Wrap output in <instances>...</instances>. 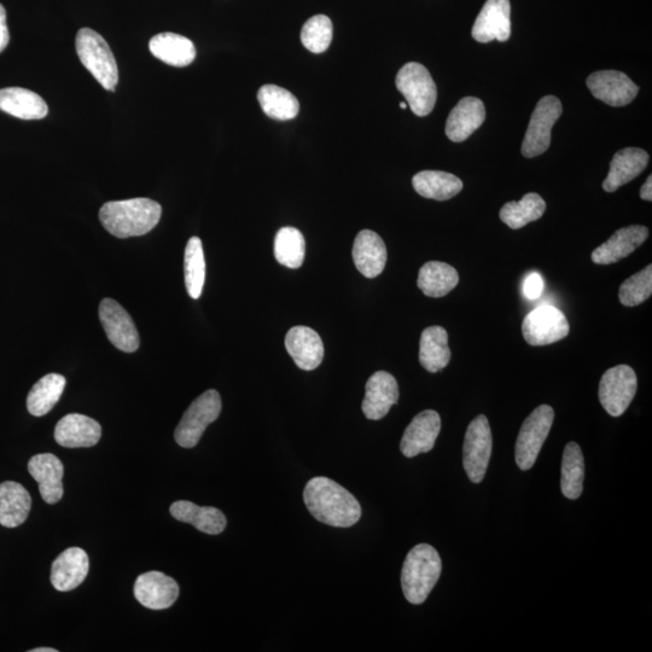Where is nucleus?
Segmentation results:
<instances>
[{"label":"nucleus","mask_w":652,"mask_h":652,"mask_svg":"<svg viewBox=\"0 0 652 652\" xmlns=\"http://www.w3.org/2000/svg\"><path fill=\"white\" fill-rule=\"evenodd\" d=\"M304 500L311 515L324 525L349 528L362 517V506L353 494L328 477L318 476L308 481Z\"/></svg>","instance_id":"f257e3e1"},{"label":"nucleus","mask_w":652,"mask_h":652,"mask_svg":"<svg viewBox=\"0 0 652 652\" xmlns=\"http://www.w3.org/2000/svg\"><path fill=\"white\" fill-rule=\"evenodd\" d=\"M162 207L150 199L112 201L102 206L100 220L109 234L118 238L149 234L159 224Z\"/></svg>","instance_id":"f03ea898"},{"label":"nucleus","mask_w":652,"mask_h":652,"mask_svg":"<svg viewBox=\"0 0 652 652\" xmlns=\"http://www.w3.org/2000/svg\"><path fill=\"white\" fill-rule=\"evenodd\" d=\"M442 562L439 552L429 544H419L409 552L401 572V587L411 604L427 601L440 579Z\"/></svg>","instance_id":"7ed1b4c3"},{"label":"nucleus","mask_w":652,"mask_h":652,"mask_svg":"<svg viewBox=\"0 0 652 652\" xmlns=\"http://www.w3.org/2000/svg\"><path fill=\"white\" fill-rule=\"evenodd\" d=\"M75 48L87 71L104 89L114 91L119 81V69L106 39L93 29L83 28L77 34Z\"/></svg>","instance_id":"20e7f679"},{"label":"nucleus","mask_w":652,"mask_h":652,"mask_svg":"<svg viewBox=\"0 0 652 652\" xmlns=\"http://www.w3.org/2000/svg\"><path fill=\"white\" fill-rule=\"evenodd\" d=\"M397 89L403 93L413 114L427 116L433 112L438 100V89L428 69L421 63H406L395 79Z\"/></svg>","instance_id":"39448f33"},{"label":"nucleus","mask_w":652,"mask_h":652,"mask_svg":"<svg viewBox=\"0 0 652 652\" xmlns=\"http://www.w3.org/2000/svg\"><path fill=\"white\" fill-rule=\"evenodd\" d=\"M555 411L549 405H541L522 424L516 441L515 458L518 468L527 471L534 467L541 448L549 436Z\"/></svg>","instance_id":"423d86ee"},{"label":"nucleus","mask_w":652,"mask_h":652,"mask_svg":"<svg viewBox=\"0 0 652 652\" xmlns=\"http://www.w3.org/2000/svg\"><path fill=\"white\" fill-rule=\"evenodd\" d=\"M221 398L217 390L209 389L200 395L185 411L174 433L177 444L184 448H192L199 444L203 433L213 422L217 421L221 412Z\"/></svg>","instance_id":"0eeeda50"},{"label":"nucleus","mask_w":652,"mask_h":652,"mask_svg":"<svg viewBox=\"0 0 652 652\" xmlns=\"http://www.w3.org/2000/svg\"><path fill=\"white\" fill-rule=\"evenodd\" d=\"M638 380L636 372L628 365H617L605 371L599 382L598 397L611 417L624 415L636 397Z\"/></svg>","instance_id":"6e6552de"},{"label":"nucleus","mask_w":652,"mask_h":652,"mask_svg":"<svg viewBox=\"0 0 652 652\" xmlns=\"http://www.w3.org/2000/svg\"><path fill=\"white\" fill-rule=\"evenodd\" d=\"M493 448L492 430L486 416H477L469 424L463 445V465L469 480L480 483L485 479Z\"/></svg>","instance_id":"1a4fd4ad"},{"label":"nucleus","mask_w":652,"mask_h":652,"mask_svg":"<svg viewBox=\"0 0 652 652\" xmlns=\"http://www.w3.org/2000/svg\"><path fill=\"white\" fill-rule=\"evenodd\" d=\"M563 107L555 96L541 98L535 107L522 144V155L532 159L544 154L551 144V131L561 118Z\"/></svg>","instance_id":"9d476101"},{"label":"nucleus","mask_w":652,"mask_h":652,"mask_svg":"<svg viewBox=\"0 0 652 652\" xmlns=\"http://www.w3.org/2000/svg\"><path fill=\"white\" fill-rule=\"evenodd\" d=\"M569 323L561 310L550 305L535 308L522 323V334L531 346H546L566 339Z\"/></svg>","instance_id":"9b49d317"},{"label":"nucleus","mask_w":652,"mask_h":652,"mask_svg":"<svg viewBox=\"0 0 652 652\" xmlns=\"http://www.w3.org/2000/svg\"><path fill=\"white\" fill-rule=\"evenodd\" d=\"M100 319L113 346L125 353L137 351L141 340L135 322L124 307L113 299H104L100 305Z\"/></svg>","instance_id":"f8f14e48"},{"label":"nucleus","mask_w":652,"mask_h":652,"mask_svg":"<svg viewBox=\"0 0 652 652\" xmlns=\"http://www.w3.org/2000/svg\"><path fill=\"white\" fill-rule=\"evenodd\" d=\"M592 95L611 107H624L637 97L639 87L625 73L601 71L587 79Z\"/></svg>","instance_id":"ddd939ff"},{"label":"nucleus","mask_w":652,"mask_h":652,"mask_svg":"<svg viewBox=\"0 0 652 652\" xmlns=\"http://www.w3.org/2000/svg\"><path fill=\"white\" fill-rule=\"evenodd\" d=\"M510 0H487L473 27L476 42H506L511 36Z\"/></svg>","instance_id":"4468645a"},{"label":"nucleus","mask_w":652,"mask_h":652,"mask_svg":"<svg viewBox=\"0 0 652 652\" xmlns=\"http://www.w3.org/2000/svg\"><path fill=\"white\" fill-rule=\"evenodd\" d=\"M135 597L143 607L151 610L171 608L179 597L177 581L161 572H149L138 576Z\"/></svg>","instance_id":"2eb2a0df"},{"label":"nucleus","mask_w":652,"mask_h":652,"mask_svg":"<svg viewBox=\"0 0 652 652\" xmlns=\"http://www.w3.org/2000/svg\"><path fill=\"white\" fill-rule=\"evenodd\" d=\"M440 430L441 418L438 412L426 410L418 413L401 439V453L407 458H413L418 454L432 451Z\"/></svg>","instance_id":"dca6fc26"},{"label":"nucleus","mask_w":652,"mask_h":652,"mask_svg":"<svg viewBox=\"0 0 652 652\" xmlns=\"http://www.w3.org/2000/svg\"><path fill=\"white\" fill-rule=\"evenodd\" d=\"M399 386L393 375L377 371L366 383V393L362 409L366 418L380 421L398 403Z\"/></svg>","instance_id":"f3484780"},{"label":"nucleus","mask_w":652,"mask_h":652,"mask_svg":"<svg viewBox=\"0 0 652 652\" xmlns=\"http://www.w3.org/2000/svg\"><path fill=\"white\" fill-rule=\"evenodd\" d=\"M29 474L38 482L45 503L55 505L63 498L64 467L55 454H37L28 462Z\"/></svg>","instance_id":"a211bd4d"},{"label":"nucleus","mask_w":652,"mask_h":652,"mask_svg":"<svg viewBox=\"0 0 652 652\" xmlns=\"http://www.w3.org/2000/svg\"><path fill=\"white\" fill-rule=\"evenodd\" d=\"M90 570L87 553L80 547H71L56 558L51 567V584L60 592L77 589Z\"/></svg>","instance_id":"6ab92c4d"},{"label":"nucleus","mask_w":652,"mask_h":652,"mask_svg":"<svg viewBox=\"0 0 652 652\" xmlns=\"http://www.w3.org/2000/svg\"><path fill=\"white\" fill-rule=\"evenodd\" d=\"M648 236V227L642 225L622 227L602 246L593 250L592 261L598 265L615 264L642 246L648 240Z\"/></svg>","instance_id":"aec40b11"},{"label":"nucleus","mask_w":652,"mask_h":652,"mask_svg":"<svg viewBox=\"0 0 652 652\" xmlns=\"http://www.w3.org/2000/svg\"><path fill=\"white\" fill-rule=\"evenodd\" d=\"M285 348L300 369L312 371L322 364L324 345L317 331L308 326H294L285 336Z\"/></svg>","instance_id":"412c9836"},{"label":"nucleus","mask_w":652,"mask_h":652,"mask_svg":"<svg viewBox=\"0 0 652 652\" xmlns=\"http://www.w3.org/2000/svg\"><path fill=\"white\" fill-rule=\"evenodd\" d=\"M101 438V424L79 413L63 417L55 428L57 444L66 448L93 447Z\"/></svg>","instance_id":"4be33fe9"},{"label":"nucleus","mask_w":652,"mask_h":652,"mask_svg":"<svg viewBox=\"0 0 652 652\" xmlns=\"http://www.w3.org/2000/svg\"><path fill=\"white\" fill-rule=\"evenodd\" d=\"M353 261L366 278L380 276L387 264V248L382 238L371 230L360 231L355 237Z\"/></svg>","instance_id":"5701e85b"},{"label":"nucleus","mask_w":652,"mask_h":652,"mask_svg":"<svg viewBox=\"0 0 652 652\" xmlns=\"http://www.w3.org/2000/svg\"><path fill=\"white\" fill-rule=\"evenodd\" d=\"M485 119V104L479 98L465 97L448 116L446 136L454 143L467 141Z\"/></svg>","instance_id":"b1692460"},{"label":"nucleus","mask_w":652,"mask_h":652,"mask_svg":"<svg viewBox=\"0 0 652 652\" xmlns=\"http://www.w3.org/2000/svg\"><path fill=\"white\" fill-rule=\"evenodd\" d=\"M649 163V155L639 148H626L617 153L611 160L607 179L603 182V189L615 192L622 185L632 182L642 173Z\"/></svg>","instance_id":"393cba45"},{"label":"nucleus","mask_w":652,"mask_h":652,"mask_svg":"<svg viewBox=\"0 0 652 652\" xmlns=\"http://www.w3.org/2000/svg\"><path fill=\"white\" fill-rule=\"evenodd\" d=\"M32 509L31 494L19 482L0 483V525L16 528L26 522Z\"/></svg>","instance_id":"a878e982"},{"label":"nucleus","mask_w":652,"mask_h":652,"mask_svg":"<svg viewBox=\"0 0 652 652\" xmlns=\"http://www.w3.org/2000/svg\"><path fill=\"white\" fill-rule=\"evenodd\" d=\"M170 511L179 522L189 523L209 535L223 533L227 525L223 512L212 506H199L186 500H178L171 505Z\"/></svg>","instance_id":"bb28decb"},{"label":"nucleus","mask_w":652,"mask_h":652,"mask_svg":"<svg viewBox=\"0 0 652 652\" xmlns=\"http://www.w3.org/2000/svg\"><path fill=\"white\" fill-rule=\"evenodd\" d=\"M0 110L22 120L44 119L49 113L42 97L21 87L0 90Z\"/></svg>","instance_id":"cd10ccee"},{"label":"nucleus","mask_w":652,"mask_h":652,"mask_svg":"<svg viewBox=\"0 0 652 652\" xmlns=\"http://www.w3.org/2000/svg\"><path fill=\"white\" fill-rule=\"evenodd\" d=\"M151 54L173 67H186L194 62L196 48L190 39L176 33H160L150 40Z\"/></svg>","instance_id":"c85d7f7f"},{"label":"nucleus","mask_w":652,"mask_h":652,"mask_svg":"<svg viewBox=\"0 0 652 652\" xmlns=\"http://www.w3.org/2000/svg\"><path fill=\"white\" fill-rule=\"evenodd\" d=\"M451 360L448 334L442 326H429L423 331L419 343V362L432 374L445 369Z\"/></svg>","instance_id":"c756f323"},{"label":"nucleus","mask_w":652,"mask_h":652,"mask_svg":"<svg viewBox=\"0 0 652 652\" xmlns=\"http://www.w3.org/2000/svg\"><path fill=\"white\" fill-rule=\"evenodd\" d=\"M412 185L417 194L435 201L451 200L463 189L461 179L441 171L419 172L413 177Z\"/></svg>","instance_id":"7c9ffc66"},{"label":"nucleus","mask_w":652,"mask_h":652,"mask_svg":"<svg viewBox=\"0 0 652 652\" xmlns=\"http://www.w3.org/2000/svg\"><path fill=\"white\" fill-rule=\"evenodd\" d=\"M459 275L451 265L430 261L422 266L418 273V288L429 298H444L445 295L457 287Z\"/></svg>","instance_id":"2f4dec72"},{"label":"nucleus","mask_w":652,"mask_h":652,"mask_svg":"<svg viewBox=\"0 0 652 652\" xmlns=\"http://www.w3.org/2000/svg\"><path fill=\"white\" fill-rule=\"evenodd\" d=\"M66 388V378L49 374L34 384L27 397V410L34 417H43L54 409Z\"/></svg>","instance_id":"473e14b6"},{"label":"nucleus","mask_w":652,"mask_h":652,"mask_svg":"<svg viewBox=\"0 0 652 652\" xmlns=\"http://www.w3.org/2000/svg\"><path fill=\"white\" fill-rule=\"evenodd\" d=\"M584 479V454L576 442H569L564 448L562 461L561 489L563 496L570 500L579 499L582 489H584Z\"/></svg>","instance_id":"72a5a7b5"},{"label":"nucleus","mask_w":652,"mask_h":652,"mask_svg":"<svg viewBox=\"0 0 652 652\" xmlns=\"http://www.w3.org/2000/svg\"><path fill=\"white\" fill-rule=\"evenodd\" d=\"M260 107L271 119L287 121L296 118L300 103L293 93L276 85H265L258 92Z\"/></svg>","instance_id":"f704fd0d"},{"label":"nucleus","mask_w":652,"mask_h":652,"mask_svg":"<svg viewBox=\"0 0 652 652\" xmlns=\"http://www.w3.org/2000/svg\"><path fill=\"white\" fill-rule=\"evenodd\" d=\"M546 211V203L538 194H527L520 202H508L500 209V219L512 230L522 229L539 220Z\"/></svg>","instance_id":"c9c22d12"},{"label":"nucleus","mask_w":652,"mask_h":652,"mask_svg":"<svg viewBox=\"0 0 652 652\" xmlns=\"http://www.w3.org/2000/svg\"><path fill=\"white\" fill-rule=\"evenodd\" d=\"M184 275L186 290H188L190 298L194 300L201 298L206 281V260L199 237H191L186 244Z\"/></svg>","instance_id":"e433bc0d"},{"label":"nucleus","mask_w":652,"mask_h":652,"mask_svg":"<svg viewBox=\"0 0 652 652\" xmlns=\"http://www.w3.org/2000/svg\"><path fill=\"white\" fill-rule=\"evenodd\" d=\"M306 242L295 227H282L275 240V256L279 264L288 269H299L304 264Z\"/></svg>","instance_id":"4c0bfd02"},{"label":"nucleus","mask_w":652,"mask_h":652,"mask_svg":"<svg viewBox=\"0 0 652 652\" xmlns=\"http://www.w3.org/2000/svg\"><path fill=\"white\" fill-rule=\"evenodd\" d=\"M333 22L325 15H316L308 20L301 31V42L313 54H322L333 42Z\"/></svg>","instance_id":"58836bf2"},{"label":"nucleus","mask_w":652,"mask_h":652,"mask_svg":"<svg viewBox=\"0 0 652 652\" xmlns=\"http://www.w3.org/2000/svg\"><path fill=\"white\" fill-rule=\"evenodd\" d=\"M652 294V266H646L645 269L628 278L621 285L619 298L622 305L634 307L643 304Z\"/></svg>","instance_id":"ea45409f"},{"label":"nucleus","mask_w":652,"mask_h":652,"mask_svg":"<svg viewBox=\"0 0 652 652\" xmlns=\"http://www.w3.org/2000/svg\"><path fill=\"white\" fill-rule=\"evenodd\" d=\"M544 291L543 277L537 272L531 273L523 282V295L528 300H537Z\"/></svg>","instance_id":"a19ab883"},{"label":"nucleus","mask_w":652,"mask_h":652,"mask_svg":"<svg viewBox=\"0 0 652 652\" xmlns=\"http://www.w3.org/2000/svg\"><path fill=\"white\" fill-rule=\"evenodd\" d=\"M10 36L7 25V11H5L2 4H0V52L7 49Z\"/></svg>","instance_id":"79ce46f5"},{"label":"nucleus","mask_w":652,"mask_h":652,"mask_svg":"<svg viewBox=\"0 0 652 652\" xmlns=\"http://www.w3.org/2000/svg\"><path fill=\"white\" fill-rule=\"evenodd\" d=\"M640 199L648 202L652 201V177L651 176H649L648 180H646L645 184L642 186V189H640Z\"/></svg>","instance_id":"37998d69"},{"label":"nucleus","mask_w":652,"mask_h":652,"mask_svg":"<svg viewBox=\"0 0 652 652\" xmlns=\"http://www.w3.org/2000/svg\"><path fill=\"white\" fill-rule=\"evenodd\" d=\"M29 652H57L54 648H37L29 650Z\"/></svg>","instance_id":"c03bdc74"},{"label":"nucleus","mask_w":652,"mask_h":652,"mask_svg":"<svg viewBox=\"0 0 652 652\" xmlns=\"http://www.w3.org/2000/svg\"><path fill=\"white\" fill-rule=\"evenodd\" d=\"M400 108L401 109H406L407 108V103H400Z\"/></svg>","instance_id":"a18cd8bd"}]
</instances>
